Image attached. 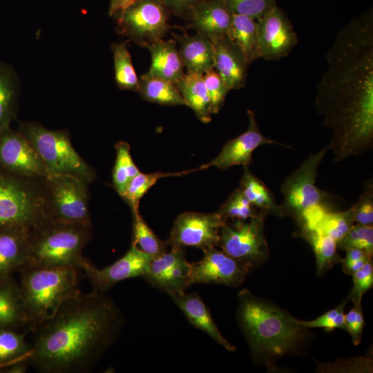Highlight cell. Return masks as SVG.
Masks as SVG:
<instances>
[{
	"mask_svg": "<svg viewBox=\"0 0 373 373\" xmlns=\"http://www.w3.org/2000/svg\"><path fill=\"white\" fill-rule=\"evenodd\" d=\"M346 331L350 333L354 345H358L361 341L363 329L365 325L361 302L354 303L353 307L345 314Z\"/></svg>",
	"mask_w": 373,
	"mask_h": 373,
	"instance_id": "obj_45",
	"label": "cell"
},
{
	"mask_svg": "<svg viewBox=\"0 0 373 373\" xmlns=\"http://www.w3.org/2000/svg\"><path fill=\"white\" fill-rule=\"evenodd\" d=\"M353 287L348 296L354 303H361L365 293L373 285L372 261H368L362 268L352 274Z\"/></svg>",
	"mask_w": 373,
	"mask_h": 373,
	"instance_id": "obj_43",
	"label": "cell"
},
{
	"mask_svg": "<svg viewBox=\"0 0 373 373\" xmlns=\"http://www.w3.org/2000/svg\"><path fill=\"white\" fill-rule=\"evenodd\" d=\"M172 35L178 44V51L186 72L203 75L213 68L214 49L210 39L198 32Z\"/></svg>",
	"mask_w": 373,
	"mask_h": 373,
	"instance_id": "obj_24",
	"label": "cell"
},
{
	"mask_svg": "<svg viewBox=\"0 0 373 373\" xmlns=\"http://www.w3.org/2000/svg\"><path fill=\"white\" fill-rule=\"evenodd\" d=\"M203 78L210 99L211 115L216 114L222 106L229 90L214 68L206 71Z\"/></svg>",
	"mask_w": 373,
	"mask_h": 373,
	"instance_id": "obj_41",
	"label": "cell"
},
{
	"mask_svg": "<svg viewBox=\"0 0 373 373\" xmlns=\"http://www.w3.org/2000/svg\"><path fill=\"white\" fill-rule=\"evenodd\" d=\"M202 258L191 263L189 286L211 284L238 287L245 282L249 270L216 247L202 250Z\"/></svg>",
	"mask_w": 373,
	"mask_h": 373,
	"instance_id": "obj_14",
	"label": "cell"
},
{
	"mask_svg": "<svg viewBox=\"0 0 373 373\" xmlns=\"http://www.w3.org/2000/svg\"><path fill=\"white\" fill-rule=\"evenodd\" d=\"M126 318L106 293L66 300L32 333L30 366L40 373H88L118 338Z\"/></svg>",
	"mask_w": 373,
	"mask_h": 373,
	"instance_id": "obj_2",
	"label": "cell"
},
{
	"mask_svg": "<svg viewBox=\"0 0 373 373\" xmlns=\"http://www.w3.org/2000/svg\"><path fill=\"white\" fill-rule=\"evenodd\" d=\"M29 229L13 227L0 231V277L13 276L28 264Z\"/></svg>",
	"mask_w": 373,
	"mask_h": 373,
	"instance_id": "obj_21",
	"label": "cell"
},
{
	"mask_svg": "<svg viewBox=\"0 0 373 373\" xmlns=\"http://www.w3.org/2000/svg\"><path fill=\"white\" fill-rule=\"evenodd\" d=\"M225 221L218 212H184L175 219L165 242L171 247H193L202 250L218 247L220 230Z\"/></svg>",
	"mask_w": 373,
	"mask_h": 373,
	"instance_id": "obj_12",
	"label": "cell"
},
{
	"mask_svg": "<svg viewBox=\"0 0 373 373\" xmlns=\"http://www.w3.org/2000/svg\"><path fill=\"white\" fill-rule=\"evenodd\" d=\"M193 171L189 170L177 173L155 172L152 173L140 172L131 179L121 197L129 205L131 211L137 210L140 199L158 180L169 176H182Z\"/></svg>",
	"mask_w": 373,
	"mask_h": 373,
	"instance_id": "obj_37",
	"label": "cell"
},
{
	"mask_svg": "<svg viewBox=\"0 0 373 373\" xmlns=\"http://www.w3.org/2000/svg\"><path fill=\"white\" fill-rule=\"evenodd\" d=\"M0 166L27 178H42L49 175L29 140L19 131L10 127L0 135Z\"/></svg>",
	"mask_w": 373,
	"mask_h": 373,
	"instance_id": "obj_15",
	"label": "cell"
},
{
	"mask_svg": "<svg viewBox=\"0 0 373 373\" xmlns=\"http://www.w3.org/2000/svg\"><path fill=\"white\" fill-rule=\"evenodd\" d=\"M46 178H23L0 166V231L30 228L47 218Z\"/></svg>",
	"mask_w": 373,
	"mask_h": 373,
	"instance_id": "obj_6",
	"label": "cell"
},
{
	"mask_svg": "<svg viewBox=\"0 0 373 373\" xmlns=\"http://www.w3.org/2000/svg\"><path fill=\"white\" fill-rule=\"evenodd\" d=\"M247 115L249 126L247 131L227 141L214 159L202 165L198 170L214 166L224 171L237 165L249 166L253 161L254 151L260 146L271 144L284 145L268 138L260 132L254 111L247 110Z\"/></svg>",
	"mask_w": 373,
	"mask_h": 373,
	"instance_id": "obj_18",
	"label": "cell"
},
{
	"mask_svg": "<svg viewBox=\"0 0 373 373\" xmlns=\"http://www.w3.org/2000/svg\"><path fill=\"white\" fill-rule=\"evenodd\" d=\"M137 0H111L108 15L115 17Z\"/></svg>",
	"mask_w": 373,
	"mask_h": 373,
	"instance_id": "obj_48",
	"label": "cell"
},
{
	"mask_svg": "<svg viewBox=\"0 0 373 373\" xmlns=\"http://www.w3.org/2000/svg\"><path fill=\"white\" fill-rule=\"evenodd\" d=\"M20 79L14 67L0 61V135L17 119Z\"/></svg>",
	"mask_w": 373,
	"mask_h": 373,
	"instance_id": "obj_27",
	"label": "cell"
},
{
	"mask_svg": "<svg viewBox=\"0 0 373 373\" xmlns=\"http://www.w3.org/2000/svg\"><path fill=\"white\" fill-rule=\"evenodd\" d=\"M315 104L332 131L328 145L335 162L373 146V12H363L337 34Z\"/></svg>",
	"mask_w": 373,
	"mask_h": 373,
	"instance_id": "obj_1",
	"label": "cell"
},
{
	"mask_svg": "<svg viewBox=\"0 0 373 373\" xmlns=\"http://www.w3.org/2000/svg\"><path fill=\"white\" fill-rule=\"evenodd\" d=\"M191 263L182 247H171L170 251L151 260L142 278L158 291L169 296L185 291L189 286Z\"/></svg>",
	"mask_w": 373,
	"mask_h": 373,
	"instance_id": "obj_17",
	"label": "cell"
},
{
	"mask_svg": "<svg viewBox=\"0 0 373 373\" xmlns=\"http://www.w3.org/2000/svg\"><path fill=\"white\" fill-rule=\"evenodd\" d=\"M337 247L343 250L357 248L373 254V226L354 224L337 242Z\"/></svg>",
	"mask_w": 373,
	"mask_h": 373,
	"instance_id": "obj_39",
	"label": "cell"
},
{
	"mask_svg": "<svg viewBox=\"0 0 373 373\" xmlns=\"http://www.w3.org/2000/svg\"><path fill=\"white\" fill-rule=\"evenodd\" d=\"M226 37L241 52L249 65L260 58L258 22L255 19L242 15L232 14Z\"/></svg>",
	"mask_w": 373,
	"mask_h": 373,
	"instance_id": "obj_28",
	"label": "cell"
},
{
	"mask_svg": "<svg viewBox=\"0 0 373 373\" xmlns=\"http://www.w3.org/2000/svg\"><path fill=\"white\" fill-rule=\"evenodd\" d=\"M0 329L30 332L19 283L13 276L0 277Z\"/></svg>",
	"mask_w": 373,
	"mask_h": 373,
	"instance_id": "obj_25",
	"label": "cell"
},
{
	"mask_svg": "<svg viewBox=\"0 0 373 373\" xmlns=\"http://www.w3.org/2000/svg\"><path fill=\"white\" fill-rule=\"evenodd\" d=\"M185 105L189 106L203 123L211 120L209 96L204 84L203 75L186 72L175 84Z\"/></svg>",
	"mask_w": 373,
	"mask_h": 373,
	"instance_id": "obj_29",
	"label": "cell"
},
{
	"mask_svg": "<svg viewBox=\"0 0 373 373\" xmlns=\"http://www.w3.org/2000/svg\"><path fill=\"white\" fill-rule=\"evenodd\" d=\"M354 224L351 208L343 211H330L323 204L305 211L299 226L316 228L339 242Z\"/></svg>",
	"mask_w": 373,
	"mask_h": 373,
	"instance_id": "obj_26",
	"label": "cell"
},
{
	"mask_svg": "<svg viewBox=\"0 0 373 373\" xmlns=\"http://www.w3.org/2000/svg\"><path fill=\"white\" fill-rule=\"evenodd\" d=\"M19 131L41 158L49 175H64L88 184L96 178L95 169L76 151L69 132L50 130L37 122H19Z\"/></svg>",
	"mask_w": 373,
	"mask_h": 373,
	"instance_id": "obj_7",
	"label": "cell"
},
{
	"mask_svg": "<svg viewBox=\"0 0 373 373\" xmlns=\"http://www.w3.org/2000/svg\"><path fill=\"white\" fill-rule=\"evenodd\" d=\"M298 235L312 248L316 263V273L322 276L333 266L341 263L343 258L337 253V242L316 228L299 226Z\"/></svg>",
	"mask_w": 373,
	"mask_h": 373,
	"instance_id": "obj_30",
	"label": "cell"
},
{
	"mask_svg": "<svg viewBox=\"0 0 373 373\" xmlns=\"http://www.w3.org/2000/svg\"><path fill=\"white\" fill-rule=\"evenodd\" d=\"M30 367L29 358L21 360L13 363L6 367L0 370L3 373H24Z\"/></svg>",
	"mask_w": 373,
	"mask_h": 373,
	"instance_id": "obj_49",
	"label": "cell"
},
{
	"mask_svg": "<svg viewBox=\"0 0 373 373\" xmlns=\"http://www.w3.org/2000/svg\"><path fill=\"white\" fill-rule=\"evenodd\" d=\"M170 297L191 325L206 333L227 351L236 352V347L222 336L211 316L209 308L197 292L184 291L173 294Z\"/></svg>",
	"mask_w": 373,
	"mask_h": 373,
	"instance_id": "obj_19",
	"label": "cell"
},
{
	"mask_svg": "<svg viewBox=\"0 0 373 373\" xmlns=\"http://www.w3.org/2000/svg\"><path fill=\"white\" fill-rule=\"evenodd\" d=\"M92 225L46 218L29 229L26 265L38 267L77 266L92 238Z\"/></svg>",
	"mask_w": 373,
	"mask_h": 373,
	"instance_id": "obj_5",
	"label": "cell"
},
{
	"mask_svg": "<svg viewBox=\"0 0 373 373\" xmlns=\"http://www.w3.org/2000/svg\"><path fill=\"white\" fill-rule=\"evenodd\" d=\"M350 208L352 210L354 224H373V188L372 182L367 186L365 191Z\"/></svg>",
	"mask_w": 373,
	"mask_h": 373,
	"instance_id": "obj_44",
	"label": "cell"
},
{
	"mask_svg": "<svg viewBox=\"0 0 373 373\" xmlns=\"http://www.w3.org/2000/svg\"><path fill=\"white\" fill-rule=\"evenodd\" d=\"M257 22L260 58L278 60L286 57L298 44L291 23L277 5L267 11Z\"/></svg>",
	"mask_w": 373,
	"mask_h": 373,
	"instance_id": "obj_16",
	"label": "cell"
},
{
	"mask_svg": "<svg viewBox=\"0 0 373 373\" xmlns=\"http://www.w3.org/2000/svg\"><path fill=\"white\" fill-rule=\"evenodd\" d=\"M328 150L327 146L310 154L284 180L280 188L284 200L280 204L283 217L289 216L298 223L305 211L323 204L327 199L336 198L316 185L318 168Z\"/></svg>",
	"mask_w": 373,
	"mask_h": 373,
	"instance_id": "obj_9",
	"label": "cell"
},
{
	"mask_svg": "<svg viewBox=\"0 0 373 373\" xmlns=\"http://www.w3.org/2000/svg\"><path fill=\"white\" fill-rule=\"evenodd\" d=\"M166 10L177 17L186 19L202 0H161Z\"/></svg>",
	"mask_w": 373,
	"mask_h": 373,
	"instance_id": "obj_47",
	"label": "cell"
},
{
	"mask_svg": "<svg viewBox=\"0 0 373 373\" xmlns=\"http://www.w3.org/2000/svg\"><path fill=\"white\" fill-rule=\"evenodd\" d=\"M114 62L115 80L121 90L138 92L139 78L135 71L126 42H114L111 46Z\"/></svg>",
	"mask_w": 373,
	"mask_h": 373,
	"instance_id": "obj_34",
	"label": "cell"
},
{
	"mask_svg": "<svg viewBox=\"0 0 373 373\" xmlns=\"http://www.w3.org/2000/svg\"><path fill=\"white\" fill-rule=\"evenodd\" d=\"M28 331L0 329V370L29 358L32 346L26 340Z\"/></svg>",
	"mask_w": 373,
	"mask_h": 373,
	"instance_id": "obj_33",
	"label": "cell"
},
{
	"mask_svg": "<svg viewBox=\"0 0 373 373\" xmlns=\"http://www.w3.org/2000/svg\"><path fill=\"white\" fill-rule=\"evenodd\" d=\"M217 212L225 222L229 220H246L263 215L249 202L238 189L230 194Z\"/></svg>",
	"mask_w": 373,
	"mask_h": 373,
	"instance_id": "obj_38",
	"label": "cell"
},
{
	"mask_svg": "<svg viewBox=\"0 0 373 373\" xmlns=\"http://www.w3.org/2000/svg\"><path fill=\"white\" fill-rule=\"evenodd\" d=\"M214 66L226 87L230 90L242 88L246 83L249 64L241 52L227 38L212 41Z\"/></svg>",
	"mask_w": 373,
	"mask_h": 373,
	"instance_id": "obj_20",
	"label": "cell"
},
{
	"mask_svg": "<svg viewBox=\"0 0 373 373\" xmlns=\"http://www.w3.org/2000/svg\"><path fill=\"white\" fill-rule=\"evenodd\" d=\"M138 93L149 102L164 106H186L175 84L171 82L142 75Z\"/></svg>",
	"mask_w": 373,
	"mask_h": 373,
	"instance_id": "obj_32",
	"label": "cell"
},
{
	"mask_svg": "<svg viewBox=\"0 0 373 373\" xmlns=\"http://www.w3.org/2000/svg\"><path fill=\"white\" fill-rule=\"evenodd\" d=\"M77 266L38 267L26 265L19 271V282L28 328L50 318L68 299L79 294Z\"/></svg>",
	"mask_w": 373,
	"mask_h": 373,
	"instance_id": "obj_4",
	"label": "cell"
},
{
	"mask_svg": "<svg viewBox=\"0 0 373 373\" xmlns=\"http://www.w3.org/2000/svg\"><path fill=\"white\" fill-rule=\"evenodd\" d=\"M151 259L149 255L131 245L122 257L102 269L96 267L85 257L79 265L91 285V291L105 293L122 280L142 277Z\"/></svg>",
	"mask_w": 373,
	"mask_h": 373,
	"instance_id": "obj_13",
	"label": "cell"
},
{
	"mask_svg": "<svg viewBox=\"0 0 373 373\" xmlns=\"http://www.w3.org/2000/svg\"><path fill=\"white\" fill-rule=\"evenodd\" d=\"M346 251L345 258L342 260L343 271L352 275L362 268L368 261L372 260V254L357 248H349Z\"/></svg>",
	"mask_w": 373,
	"mask_h": 373,
	"instance_id": "obj_46",
	"label": "cell"
},
{
	"mask_svg": "<svg viewBox=\"0 0 373 373\" xmlns=\"http://www.w3.org/2000/svg\"><path fill=\"white\" fill-rule=\"evenodd\" d=\"M132 241L133 245L152 259L167 251V245L160 240L146 223L139 209L133 211Z\"/></svg>",
	"mask_w": 373,
	"mask_h": 373,
	"instance_id": "obj_35",
	"label": "cell"
},
{
	"mask_svg": "<svg viewBox=\"0 0 373 373\" xmlns=\"http://www.w3.org/2000/svg\"><path fill=\"white\" fill-rule=\"evenodd\" d=\"M88 184L70 175L46 176L45 186L47 218L92 225L88 207Z\"/></svg>",
	"mask_w": 373,
	"mask_h": 373,
	"instance_id": "obj_10",
	"label": "cell"
},
{
	"mask_svg": "<svg viewBox=\"0 0 373 373\" xmlns=\"http://www.w3.org/2000/svg\"><path fill=\"white\" fill-rule=\"evenodd\" d=\"M347 300L339 306L327 312L314 320L300 321L296 318V321L300 326L307 329L322 327L327 332L332 331L334 329H342L346 331L344 309Z\"/></svg>",
	"mask_w": 373,
	"mask_h": 373,
	"instance_id": "obj_40",
	"label": "cell"
},
{
	"mask_svg": "<svg viewBox=\"0 0 373 373\" xmlns=\"http://www.w3.org/2000/svg\"><path fill=\"white\" fill-rule=\"evenodd\" d=\"M238 186L239 191L249 202L265 216L273 214L283 217L280 204L268 186L251 173L249 166H245Z\"/></svg>",
	"mask_w": 373,
	"mask_h": 373,
	"instance_id": "obj_31",
	"label": "cell"
},
{
	"mask_svg": "<svg viewBox=\"0 0 373 373\" xmlns=\"http://www.w3.org/2000/svg\"><path fill=\"white\" fill-rule=\"evenodd\" d=\"M146 48L151 54L149 70L143 74L146 77H157L174 83L184 76V65L175 39H159Z\"/></svg>",
	"mask_w": 373,
	"mask_h": 373,
	"instance_id": "obj_23",
	"label": "cell"
},
{
	"mask_svg": "<svg viewBox=\"0 0 373 373\" xmlns=\"http://www.w3.org/2000/svg\"><path fill=\"white\" fill-rule=\"evenodd\" d=\"M236 320L254 362L269 369L280 358L303 354L312 337L286 310L246 289L238 294Z\"/></svg>",
	"mask_w": 373,
	"mask_h": 373,
	"instance_id": "obj_3",
	"label": "cell"
},
{
	"mask_svg": "<svg viewBox=\"0 0 373 373\" xmlns=\"http://www.w3.org/2000/svg\"><path fill=\"white\" fill-rule=\"evenodd\" d=\"M169 14L161 0H137L114 17L120 35L145 48L169 31Z\"/></svg>",
	"mask_w": 373,
	"mask_h": 373,
	"instance_id": "obj_11",
	"label": "cell"
},
{
	"mask_svg": "<svg viewBox=\"0 0 373 373\" xmlns=\"http://www.w3.org/2000/svg\"><path fill=\"white\" fill-rule=\"evenodd\" d=\"M116 157L113 170V184L121 196L133 178L140 171L135 165L128 142L119 141L115 145Z\"/></svg>",
	"mask_w": 373,
	"mask_h": 373,
	"instance_id": "obj_36",
	"label": "cell"
},
{
	"mask_svg": "<svg viewBox=\"0 0 373 373\" xmlns=\"http://www.w3.org/2000/svg\"><path fill=\"white\" fill-rule=\"evenodd\" d=\"M231 19L224 0H202L190 17V27L213 41L226 36Z\"/></svg>",
	"mask_w": 373,
	"mask_h": 373,
	"instance_id": "obj_22",
	"label": "cell"
},
{
	"mask_svg": "<svg viewBox=\"0 0 373 373\" xmlns=\"http://www.w3.org/2000/svg\"><path fill=\"white\" fill-rule=\"evenodd\" d=\"M265 218L260 215L246 220H227L220 230L218 247L249 272L261 266L269 256Z\"/></svg>",
	"mask_w": 373,
	"mask_h": 373,
	"instance_id": "obj_8",
	"label": "cell"
},
{
	"mask_svg": "<svg viewBox=\"0 0 373 373\" xmlns=\"http://www.w3.org/2000/svg\"><path fill=\"white\" fill-rule=\"evenodd\" d=\"M232 14L242 15L258 20L276 0H224Z\"/></svg>",
	"mask_w": 373,
	"mask_h": 373,
	"instance_id": "obj_42",
	"label": "cell"
}]
</instances>
